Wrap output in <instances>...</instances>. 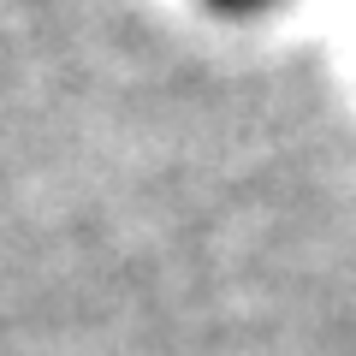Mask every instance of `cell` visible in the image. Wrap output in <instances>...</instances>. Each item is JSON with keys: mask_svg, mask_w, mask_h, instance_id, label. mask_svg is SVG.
<instances>
[{"mask_svg": "<svg viewBox=\"0 0 356 356\" xmlns=\"http://www.w3.org/2000/svg\"><path fill=\"white\" fill-rule=\"evenodd\" d=\"M208 6H214L220 18H255V13H267L273 0H208Z\"/></svg>", "mask_w": 356, "mask_h": 356, "instance_id": "6da1fadb", "label": "cell"}]
</instances>
